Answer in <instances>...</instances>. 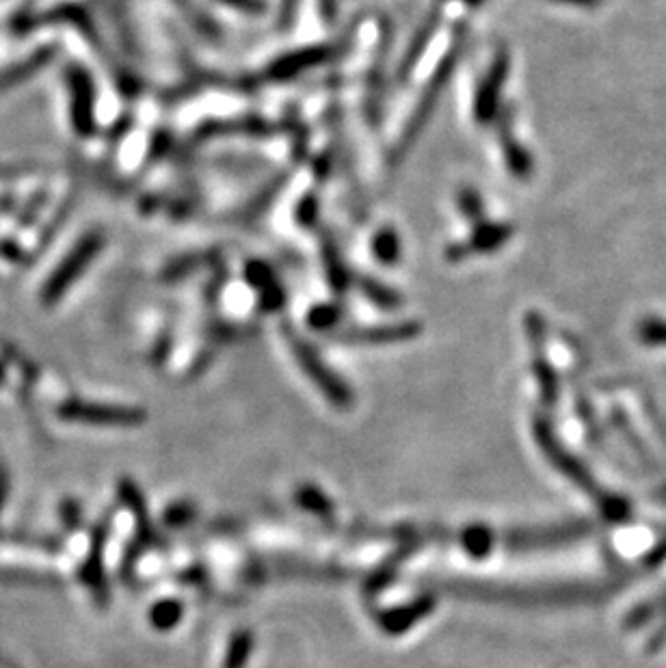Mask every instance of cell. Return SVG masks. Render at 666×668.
I'll use <instances>...</instances> for the list:
<instances>
[{
    "label": "cell",
    "instance_id": "8fae6325",
    "mask_svg": "<svg viewBox=\"0 0 666 668\" xmlns=\"http://www.w3.org/2000/svg\"><path fill=\"white\" fill-rule=\"evenodd\" d=\"M418 336H422V323H418V320H403V323L392 325L346 329L336 333V342L344 346H383L407 342Z\"/></svg>",
    "mask_w": 666,
    "mask_h": 668
},
{
    "label": "cell",
    "instance_id": "6da1fadb",
    "mask_svg": "<svg viewBox=\"0 0 666 668\" xmlns=\"http://www.w3.org/2000/svg\"><path fill=\"white\" fill-rule=\"evenodd\" d=\"M532 437H535L541 454L548 459L554 470L565 476L571 485L584 491L586 496L595 502L597 511L602 513L604 519L612 521V524H621V521L630 519V502L599 485V480L589 467H586V463L576 457V454L561 442V437L554 433V426L548 418L537 416L532 420Z\"/></svg>",
    "mask_w": 666,
    "mask_h": 668
},
{
    "label": "cell",
    "instance_id": "1f68e13d",
    "mask_svg": "<svg viewBox=\"0 0 666 668\" xmlns=\"http://www.w3.org/2000/svg\"><path fill=\"white\" fill-rule=\"evenodd\" d=\"M457 208L461 215L472 221V223H481L483 221V197L478 193L474 186H461L457 191Z\"/></svg>",
    "mask_w": 666,
    "mask_h": 668
},
{
    "label": "cell",
    "instance_id": "ac0fdd59",
    "mask_svg": "<svg viewBox=\"0 0 666 668\" xmlns=\"http://www.w3.org/2000/svg\"><path fill=\"white\" fill-rule=\"evenodd\" d=\"M275 126L260 117L232 119V122H210L197 128V141H206L212 137H228V135H249V137H271Z\"/></svg>",
    "mask_w": 666,
    "mask_h": 668
},
{
    "label": "cell",
    "instance_id": "60d3db41",
    "mask_svg": "<svg viewBox=\"0 0 666 668\" xmlns=\"http://www.w3.org/2000/svg\"><path fill=\"white\" fill-rule=\"evenodd\" d=\"M550 3L558 5H569V7H582V9H595L604 3V0H550Z\"/></svg>",
    "mask_w": 666,
    "mask_h": 668
},
{
    "label": "cell",
    "instance_id": "5b68a950",
    "mask_svg": "<svg viewBox=\"0 0 666 668\" xmlns=\"http://www.w3.org/2000/svg\"><path fill=\"white\" fill-rule=\"evenodd\" d=\"M593 524L589 519H571L563 524L543 526V528H528V530H513L504 534V545L511 552H535V550H550V547L569 545L589 537Z\"/></svg>",
    "mask_w": 666,
    "mask_h": 668
},
{
    "label": "cell",
    "instance_id": "d4e9b609",
    "mask_svg": "<svg viewBox=\"0 0 666 668\" xmlns=\"http://www.w3.org/2000/svg\"><path fill=\"white\" fill-rule=\"evenodd\" d=\"M372 253H375V258L385 266H394L401 260L403 245L401 236L396 234L394 227H381L375 234V238H372Z\"/></svg>",
    "mask_w": 666,
    "mask_h": 668
},
{
    "label": "cell",
    "instance_id": "484cf974",
    "mask_svg": "<svg viewBox=\"0 0 666 668\" xmlns=\"http://www.w3.org/2000/svg\"><path fill=\"white\" fill-rule=\"evenodd\" d=\"M253 634L249 630H238L232 634L228 651H225L221 668H245L253 653Z\"/></svg>",
    "mask_w": 666,
    "mask_h": 668
},
{
    "label": "cell",
    "instance_id": "d6a6232c",
    "mask_svg": "<svg viewBox=\"0 0 666 668\" xmlns=\"http://www.w3.org/2000/svg\"><path fill=\"white\" fill-rule=\"evenodd\" d=\"M342 320V307L338 303H323L316 305L308 312V325L316 331H329L338 327Z\"/></svg>",
    "mask_w": 666,
    "mask_h": 668
},
{
    "label": "cell",
    "instance_id": "ffe728a7",
    "mask_svg": "<svg viewBox=\"0 0 666 668\" xmlns=\"http://www.w3.org/2000/svg\"><path fill=\"white\" fill-rule=\"evenodd\" d=\"M321 256H323V269H325L327 284L331 286L333 292H336V295H344V292L351 288V271L342 258L336 238H333L329 232L321 234Z\"/></svg>",
    "mask_w": 666,
    "mask_h": 668
},
{
    "label": "cell",
    "instance_id": "cb8c5ba5",
    "mask_svg": "<svg viewBox=\"0 0 666 668\" xmlns=\"http://www.w3.org/2000/svg\"><path fill=\"white\" fill-rule=\"evenodd\" d=\"M295 502L301 506L305 513L316 515L318 519L323 521H331L336 517V504H333L325 493L314 487V485H301L295 491Z\"/></svg>",
    "mask_w": 666,
    "mask_h": 668
},
{
    "label": "cell",
    "instance_id": "3957f363",
    "mask_svg": "<svg viewBox=\"0 0 666 668\" xmlns=\"http://www.w3.org/2000/svg\"><path fill=\"white\" fill-rule=\"evenodd\" d=\"M284 336L301 370L308 374V379L318 387V390H321V394L329 400V403L338 409L353 407L355 403L353 390L342 381V377L336 370H331L325 364L321 353H318L308 340L301 338L290 325L284 327Z\"/></svg>",
    "mask_w": 666,
    "mask_h": 668
},
{
    "label": "cell",
    "instance_id": "7a4b0ae2",
    "mask_svg": "<svg viewBox=\"0 0 666 668\" xmlns=\"http://www.w3.org/2000/svg\"><path fill=\"white\" fill-rule=\"evenodd\" d=\"M463 37H465V29L461 26V29L457 31V37H455V44L448 48V52L442 57V61H439L435 72L431 74L429 83H426V87L422 91V96L418 98L416 109L411 111L409 122L405 124L403 132H401V139H398V143L394 145V150L390 154V165L392 167L401 163V160L407 156V152L414 148V143L422 135V130L426 128V124H429V119L435 111L439 98H442L448 80L452 78V74H455L457 61H459V55H461Z\"/></svg>",
    "mask_w": 666,
    "mask_h": 668
},
{
    "label": "cell",
    "instance_id": "f6af8a7d",
    "mask_svg": "<svg viewBox=\"0 0 666 668\" xmlns=\"http://www.w3.org/2000/svg\"><path fill=\"white\" fill-rule=\"evenodd\" d=\"M459 3H465V5H470V7H478V5H483L485 0H459Z\"/></svg>",
    "mask_w": 666,
    "mask_h": 668
},
{
    "label": "cell",
    "instance_id": "8d00e7d4",
    "mask_svg": "<svg viewBox=\"0 0 666 668\" xmlns=\"http://www.w3.org/2000/svg\"><path fill=\"white\" fill-rule=\"evenodd\" d=\"M59 513L63 526L68 530H78L83 526V506L78 504L74 498H65L59 504Z\"/></svg>",
    "mask_w": 666,
    "mask_h": 668
},
{
    "label": "cell",
    "instance_id": "9a60e30c",
    "mask_svg": "<svg viewBox=\"0 0 666 668\" xmlns=\"http://www.w3.org/2000/svg\"><path fill=\"white\" fill-rule=\"evenodd\" d=\"M498 141L511 176L517 180H530L532 173H535V160H532L530 152L515 137L511 109L498 113Z\"/></svg>",
    "mask_w": 666,
    "mask_h": 668
},
{
    "label": "cell",
    "instance_id": "44dd1931",
    "mask_svg": "<svg viewBox=\"0 0 666 668\" xmlns=\"http://www.w3.org/2000/svg\"><path fill=\"white\" fill-rule=\"evenodd\" d=\"M418 543H420L418 537H414L411 541H405L401 550H396V554H392L375 573H372V576L366 582V589H364L368 597H375L383 589H388V584L396 578V573H398V569H401L405 565V560L411 554H414Z\"/></svg>",
    "mask_w": 666,
    "mask_h": 668
},
{
    "label": "cell",
    "instance_id": "83f0119b",
    "mask_svg": "<svg viewBox=\"0 0 666 668\" xmlns=\"http://www.w3.org/2000/svg\"><path fill=\"white\" fill-rule=\"evenodd\" d=\"M0 582L48 586V589H55V586L61 584V580L57 576H52V573H37L31 569H16V567H0Z\"/></svg>",
    "mask_w": 666,
    "mask_h": 668
},
{
    "label": "cell",
    "instance_id": "f35d334b",
    "mask_svg": "<svg viewBox=\"0 0 666 668\" xmlns=\"http://www.w3.org/2000/svg\"><path fill=\"white\" fill-rule=\"evenodd\" d=\"M219 3L245 13H262L266 9L264 0H219Z\"/></svg>",
    "mask_w": 666,
    "mask_h": 668
},
{
    "label": "cell",
    "instance_id": "8992f818",
    "mask_svg": "<svg viewBox=\"0 0 666 668\" xmlns=\"http://www.w3.org/2000/svg\"><path fill=\"white\" fill-rule=\"evenodd\" d=\"M526 338L530 342V357H532V374L541 394V403L545 409H552L561 400V381L548 359V349H545V320L539 312H528L524 316Z\"/></svg>",
    "mask_w": 666,
    "mask_h": 668
},
{
    "label": "cell",
    "instance_id": "ba28073f",
    "mask_svg": "<svg viewBox=\"0 0 666 668\" xmlns=\"http://www.w3.org/2000/svg\"><path fill=\"white\" fill-rule=\"evenodd\" d=\"M511 74V52L509 48H498L489 61L485 76L474 93V119L476 124L487 126L496 122L502 102V89Z\"/></svg>",
    "mask_w": 666,
    "mask_h": 668
},
{
    "label": "cell",
    "instance_id": "b9f144b4",
    "mask_svg": "<svg viewBox=\"0 0 666 668\" xmlns=\"http://www.w3.org/2000/svg\"><path fill=\"white\" fill-rule=\"evenodd\" d=\"M662 560H666V541H662L658 547H654V550H651V554L647 558V565L654 567V565L662 563Z\"/></svg>",
    "mask_w": 666,
    "mask_h": 668
},
{
    "label": "cell",
    "instance_id": "277c9868",
    "mask_svg": "<svg viewBox=\"0 0 666 668\" xmlns=\"http://www.w3.org/2000/svg\"><path fill=\"white\" fill-rule=\"evenodd\" d=\"M450 593L468 595L491 601H511V604H574L578 599H591L593 591L582 586H561V589H502V586L476 584V582H450Z\"/></svg>",
    "mask_w": 666,
    "mask_h": 668
},
{
    "label": "cell",
    "instance_id": "5bb4252c",
    "mask_svg": "<svg viewBox=\"0 0 666 668\" xmlns=\"http://www.w3.org/2000/svg\"><path fill=\"white\" fill-rule=\"evenodd\" d=\"M245 282L256 290L258 307L264 314H277L286 305V290L279 284L275 271L262 260H249L245 264Z\"/></svg>",
    "mask_w": 666,
    "mask_h": 668
},
{
    "label": "cell",
    "instance_id": "f546056e",
    "mask_svg": "<svg viewBox=\"0 0 666 668\" xmlns=\"http://www.w3.org/2000/svg\"><path fill=\"white\" fill-rule=\"evenodd\" d=\"M212 256H215L212 251H197V253H189V256H184V258H178L176 262H171L167 266L165 279H169V282H176V279L191 275L193 271H199L202 266L210 264Z\"/></svg>",
    "mask_w": 666,
    "mask_h": 668
},
{
    "label": "cell",
    "instance_id": "ee69618b",
    "mask_svg": "<svg viewBox=\"0 0 666 668\" xmlns=\"http://www.w3.org/2000/svg\"><path fill=\"white\" fill-rule=\"evenodd\" d=\"M204 569H189L186 573H182V580L189 582V584H197L199 580H204Z\"/></svg>",
    "mask_w": 666,
    "mask_h": 668
},
{
    "label": "cell",
    "instance_id": "d6986e66",
    "mask_svg": "<svg viewBox=\"0 0 666 668\" xmlns=\"http://www.w3.org/2000/svg\"><path fill=\"white\" fill-rule=\"evenodd\" d=\"M656 614H660L662 621H660L658 630L654 632V636H651L649 645H647V651H651V653L658 651V649L666 643V593H662V595L656 597V599L645 601V604H641V606H636V608L628 614V617H625V623H623V625H625V630L634 632V630H641V627H643L645 623H649L651 619H654Z\"/></svg>",
    "mask_w": 666,
    "mask_h": 668
},
{
    "label": "cell",
    "instance_id": "e575fe53",
    "mask_svg": "<svg viewBox=\"0 0 666 668\" xmlns=\"http://www.w3.org/2000/svg\"><path fill=\"white\" fill-rule=\"evenodd\" d=\"M197 509L191 502H173L163 513V524L167 528H182L195 519Z\"/></svg>",
    "mask_w": 666,
    "mask_h": 668
},
{
    "label": "cell",
    "instance_id": "9c48e42d",
    "mask_svg": "<svg viewBox=\"0 0 666 668\" xmlns=\"http://www.w3.org/2000/svg\"><path fill=\"white\" fill-rule=\"evenodd\" d=\"M513 234H515V227L511 223L481 221V223H476L474 232L468 238L448 245L444 251V258L450 264H457L472 256H481V253H494L509 243Z\"/></svg>",
    "mask_w": 666,
    "mask_h": 668
},
{
    "label": "cell",
    "instance_id": "74e56055",
    "mask_svg": "<svg viewBox=\"0 0 666 668\" xmlns=\"http://www.w3.org/2000/svg\"><path fill=\"white\" fill-rule=\"evenodd\" d=\"M299 3H301V0H284L282 9H279V26H282L284 31L290 29L292 24H295L297 11H299Z\"/></svg>",
    "mask_w": 666,
    "mask_h": 668
},
{
    "label": "cell",
    "instance_id": "52a82bcc",
    "mask_svg": "<svg viewBox=\"0 0 666 668\" xmlns=\"http://www.w3.org/2000/svg\"><path fill=\"white\" fill-rule=\"evenodd\" d=\"M111 524H113V513H104L96 524H93L89 554L85 558V563L81 565V571H78V576H81L87 591L91 593L93 599H96V604L100 608H106L111 601V586L104 571V547L111 537Z\"/></svg>",
    "mask_w": 666,
    "mask_h": 668
},
{
    "label": "cell",
    "instance_id": "30bf717a",
    "mask_svg": "<svg viewBox=\"0 0 666 668\" xmlns=\"http://www.w3.org/2000/svg\"><path fill=\"white\" fill-rule=\"evenodd\" d=\"M63 420L100 424V426H137L145 422V411L137 407H119V405H96L70 400L59 409Z\"/></svg>",
    "mask_w": 666,
    "mask_h": 668
},
{
    "label": "cell",
    "instance_id": "7402d4cb",
    "mask_svg": "<svg viewBox=\"0 0 666 668\" xmlns=\"http://www.w3.org/2000/svg\"><path fill=\"white\" fill-rule=\"evenodd\" d=\"M357 286L359 290H362V295L370 301V303H375L377 307H381V310H398V307H401L405 303V297L401 295V292L390 288V286H385L383 282H379V279L375 277H359L357 279Z\"/></svg>",
    "mask_w": 666,
    "mask_h": 668
},
{
    "label": "cell",
    "instance_id": "603a6c76",
    "mask_svg": "<svg viewBox=\"0 0 666 668\" xmlns=\"http://www.w3.org/2000/svg\"><path fill=\"white\" fill-rule=\"evenodd\" d=\"M459 541H461V547L465 550V554L476 558V560H483L491 554V550H494L496 534L485 524H472V526L461 530Z\"/></svg>",
    "mask_w": 666,
    "mask_h": 668
},
{
    "label": "cell",
    "instance_id": "7bdbcfd3",
    "mask_svg": "<svg viewBox=\"0 0 666 668\" xmlns=\"http://www.w3.org/2000/svg\"><path fill=\"white\" fill-rule=\"evenodd\" d=\"M7 498H9V478L3 470H0V511L5 509Z\"/></svg>",
    "mask_w": 666,
    "mask_h": 668
},
{
    "label": "cell",
    "instance_id": "ab89813d",
    "mask_svg": "<svg viewBox=\"0 0 666 668\" xmlns=\"http://www.w3.org/2000/svg\"><path fill=\"white\" fill-rule=\"evenodd\" d=\"M318 11H321L323 22L331 24L338 16V3L336 0H318Z\"/></svg>",
    "mask_w": 666,
    "mask_h": 668
},
{
    "label": "cell",
    "instance_id": "e0dca14e",
    "mask_svg": "<svg viewBox=\"0 0 666 668\" xmlns=\"http://www.w3.org/2000/svg\"><path fill=\"white\" fill-rule=\"evenodd\" d=\"M439 24H442V11L433 9L429 13V16H426V20L422 22L420 29L416 31V35L411 37V42H409V46L405 50V55H403L401 63H398V70H396V78L401 80V83H405V80L411 74H414L416 65L424 57V52H426V48H429L431 39L435 37L437 29H439Z\"/></svg>",
    "mask_w": 666,
    "mask_h": 668
},
{
    "label": "cell",
    "instance_id": "2e32d148",
    "mask_svg": "<svg viewBox=\"0 0 666 668\" xmlns=\"http://www.w3.org/2000/svg\"><path fill=\"white\" fill-rule=\"evenodd\" d=\"M117 498L122 500V504L135 517V524H137V541H141L145 547H156V545H163V539L158 537V532L152 526V519H150V511H148V504H145V498L141 489L137 487L135 480L130 478H122L117 483Z\"/></svg>",
    "mask_w": 666,
    "mask_h": 668
},
{
    "label": "cell",
    "instance_id": "d590c367",
    "mask_svg": "<svg viewBox=\"0 0 666 668\" xmlns=\"http://www.w3.org/2000/svg\"><path fill=\"white\" fill-rule=\"evenodd\" d=\"M318 210H321V206H318V197L314 193L305 195L295 210L297 225L314 227L318 223Z\"/></svg>",
    "mask_w": 666,
    "mask_h": 668
},
{
    "label": "cell",
    "instance_id": "836d02e7",
    "mask_svg": "<svg viewBox=\"0 0 666 668\" xmlns=\"http://www.w3.org/2000/svg\"><path fill=\"white\" fill-rule=\"evenodd\" d=\"M286 182H288V176H279V178H275V180L271 182V186H266V189H264L262 193H258L256 197H253V202H251L249 208H247V217H249V219L260 217L262 212H264L266 208H269V204L273 202L275 195L284 189Z\"/></svg>",
    "mask_w": 666,
    "mask_h": 668
},
{
    "label": "cell",
    "instance_id": "4dcf8cb0",
    "mask_svg": "<svg viewBox=\"0 0 666 668\" xmlns=\"http://www.w3.org/2000/svg\"><path fill=\"white\" fill-rule=\"evenodd\" d=\"M0 541L7 543H22V545H31L39 547L48 554H59L63 547V541L52 537V534H29V532H0Z\"/></svg>",
    "mask_w": 666,
    "mask_h": 668
},
{
    "label": "cell",
    "instance_id": "4fadbf2b",
    "mask_svg": "<svg viewBox=\"0 0 666 668\" xmlns=\"http://www.w3.org/2000/svg\"><path fill=\"white\" fill-rule=\"evenodd\" d=\"M437 608V599L433 593H422L416 599L407 601L403 606L383 610L377 614L379 630L388 636H401L409 632L411 627L424 621Z\"/></svg>",
    "mask_w": 666,
    "mask_h": 668
},
{
    "label": "cell",
    "instance_id": "f1b7e54d",
    "mask_svg": "<svg viewBox=\"0 0 666 668\" xmlns=\"http://www.w3.org/2000/svg\"><path fill=\"white\" fill-rule=\"evenodd\" d=\"M636 338L641 344L651 346V349H662L666 346V318L647 316L636 323Z\"/></svg>",
    "mask_w": 666,
    "mask_h": 668
},
{
    "label": "cell",
    "instance_id": "7c38bea8",
    "mask_svg": "<svg viewBox=\"0 0 666 668\" xmlns=\"http://www.w3.org/2000/svg\"><path fill=\"white\" fill-rule=\"evenodd\" d=\"M333 55H336V46H329V44H316V46H305L299 50H292L288 52V55L277 57L269 65V70H266V78L277 80V83H284V80L297 78L305 72L318 68V65L327 63L329 59H333Z\"/></svg>",
    "mask_w": 666,
    "mask_h": 668
},
{
    "label": "cell",
    "instance_id": "4316f807",
    "mask_svg": "<svg viewBox=\"0 0 666 668\" xmlns=\"http://www.w3.org/2000/svg\"><path fill=\"white\" fill-rule=\"evenodd\" d=\"M182 614L184 606L180 599H163L150 610V623L158 632H169L180 623Z\"/></svg>",
    "mask_w": 666,
    "mask_h": 668
}]
</instances>
